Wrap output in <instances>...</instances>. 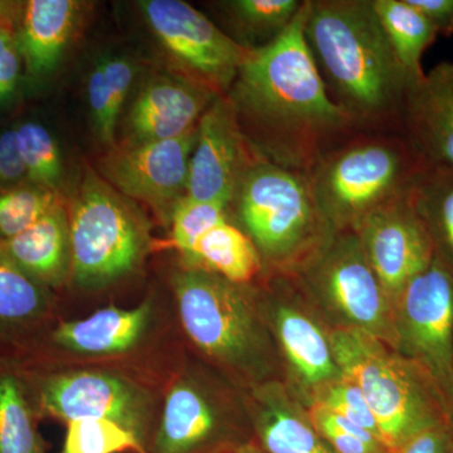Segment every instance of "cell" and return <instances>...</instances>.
Returning <instances> with one entry per match:
<instances>
[{"instance_id": "obj_43", "label": "cell", "mask_w": 453, "mask_h": 453, "mask_svg": "<svg viewBox=\"0 0 453 453\" xmlns=\"http://www.w3.org/2000/svg\"><path fill=\"white\" fill-rule=\"evenodd\" d=\"M447 405H449V419H451V423L453 425V388L451 395H449V402H447Z\"/></svg>"}, {"instance_id": "obj_20", "label": "cell", "mask_w": 453, "mask_h": 453, "mask_svg": "<svg viewBox=\"0 0 453 453\" xmlns=\"http://www.w3.org/2000/svg\"><path fill=\"white\" fill-rule=\"evenodd\" d=\"M251 426L267 453H335L281 387L258 383L251 388Z\"/></svg>"}, {"instance_id": "obj_31", "label": "cell", "mask_w": 453, "mask_h": 453, "mask_svg": "<svg viewBox=\"0 0 453 453\" xmlns=\"http://www.w3.org/2000/svg\"><path fill=\"white\" fill-rule=\"evenodd\" d=\"M145 453V447L129 429L106 419L67 423L62 453Z\"/></svg>"}, {"instance_id": "obj_19", "label": "cell", "mask_w": 453, "mask_h": 453, "mask_svg": "<svg viewBox=\"0 0 453 453\" xmlns=\"http://www.w3.org/2000/svg\"><path fill=\"white\" fill-rule=\"evenodd\" d=\"M154 314L150 297L135 308L107 306L80 320L61 321L47 332L42 345L79 357L122 356L144 342Z\"/></svg>"}, {"instance_id": "obj_21", "label": "cell", "mask_w": 453, "mask_h": 453, "mask_svg": "<svg viewBox=\"0 0 453 453\" xmlns=\"http://www.w3.org/2000/svg\"><path fill=\"white\" fill-rule=\"evenodd\" d=\"M0 242L18 266L50 290L70 279V219L64 202L22 234Z\"/></svg>"}, {"instance_id": "obj_5", "label": "cell", "mask_w": 453, "mask_h": 453, "mask_svg": "<svg viewBox=\"0 0 453 453\" xmlns=\"http://www.w3.org/2000/svg\"><path fill=\"white\" fill-rule=\"evenodd\" d=\"M423 165L402 134L356 133L327 151L308 177L335 234L408 195Z\"/></svg>"}, {"instance_id": "obj_24", "label": "cell", "mask_w": 453, "mask_h": 453, "mask_svg": "<svg viewBox=\"0 0 453 453\" xmlns=\"http://www.w3.org/2000/svg\"><path fill=\"white\" fill-rule=\"evenodd\" d=\"M25 363L0 357V453H49Z\"/></svg>"}, {"instance_id": "obj_13", "label": "cell", "mask_w": 453, "mask_h": 453, "mask_svg": "<svg viewBox=\"0 0 453 453\" xmlns=\"http://www.w3.org/2000/svg\"><path fill=\"white\" fill-rule=\"evenodd\" d=\"M196 134L198 127L177 139L112 146L101 160V175L121 195L146 203L170 222L175 205L187 196Z\"/></svg>"}, {"instance_id": "obj_29", "label": "cell", "mask_w": 453, "mask_h": 453, "mask_svg": "<svg viewBox=\"0 0 453 453\" xmlns=\"http://www.w3.org/2000/svg\"><path fill=\"white\" fill-rule=\"evenodd\" d=\"M62 202L58 190L25 180L0 189V241L11 240Z\"/></svg>"}, {"instance_id": "obj_11", "label": "cell", "mask_w": 453, "mask_h": 453, "mask_svg": "<svg viewBox=\"0 0 453 453\" xmlns=\"http://www.w3.org/2000/svg\"><path fill=\"white\" fill-rule=\"evenodd\" d=\"M140 5L157 40L190 77L226 95L253 50L181 0H145Z\"/></svg>"}, {"instance_id": "obj_30", "label": "cell", "mask_w": 453, "mask_h": 453, "mask_svg": "<svg viewBox=\"0 0 453 453\" xmlns=\"http://www.w3.org/2000/svg\"><path fill=\"white\" fill-rule=\"evenodd\" d=\"M17 145L27 173V180L58 190L64 175L61 151L46 127L26 121L14 127Z\"/></svg>"}, {"instance_id": "obj_35", "label": "cell", "mask_w": 453, "mask_h": 453, "mask_svg": "<svg viewBox=\"0 0 453 453\" xmlns=\"http://www.w3.org/2000/svg\"><path fill=\"white\" fill-rule=\"evenodd\" d=\"M88 97L97 136L112 148L115 146V130L120 111L116 109L113 103L109 83L101 64H98L89 73Z\"/></svg>"}, {"instance_id": "obj_41", "label": "cell", "mask_w": 453, "mask_h": 453, "mask_svg": "<svg viewBox=\"0 0 453 453\" xmlns=\"http://www.w3.org/2000/svg\"><path fill=\"white\" fill-rule=\"evenodd\" d=\"M23 2H9V0H0V20L7 18L18 17L22 12Z\"/></svg>"}, {"instance_id": "obj_23", "label": "cell", "mask_w": 453, "mask_h": 453, "mask_svg": "<svg viewBox=\"0 0 453 453\" xmlns=\"http://www.w3.org/2000/svg\"><path fill=\"white\" fill-rule=\"evenodd\" d=\"M273 324L283 353L300 381L312 389L338 380L340 371L320 327L308 315L288 303H277Z\"/></svg>"}, {"instance_id": "obj_15", "label": "cell", "mask_w": 453, "mask_h": 453, "mask_svg": "<svg viewBox=\"0 0 453 453\" xmlns=\"http://www.w3.org/2000/svg\"><path fill=\"white\" fill-rule=\"evenodd\" d=\"M354 234L393 306L405 286L434 262V246L408 195L366 217Z\"/></svg>"}, {"instance_id": "obj_22", "label": "cell", "mask_w": 453, "mask_h": 453, "mask_svg": "<svg viewBox=\"0 0 453 453\" xmlns=\"http://www.w3.org/2000/svg\"><path fill=\"white\" fill-rule=\"evenodd\" d=\"M81 3L74 0L23 2L18 40L27 71L40 77L52 73L73 37Z\"/></svg>"}, {"instance_id": "obj_17", "label": "cell", "mask_w": 453, "mask_h": 453, "mask_svg": "<svg viewBox=\"0 0 453 453\" xmlns=\"http://www.w3.org/2000/svg\"><path fill=\"white\" fill-rule=\"evenodd\" d=\"M53 309V291L18 266L0 242V357L31 362Z\"/></svg>"}, {"instance_id": "obj_10", "label": "cell", "mask_w": 453, "mask_h": 453, "mask_svg": "<svg viewBox=\"0 0 453 453\" xmlns=\"http://www.w3.org/2000/svg\"><path fill=\"white\" fill-rule=\"evenodd\" d=\"M395 319L396 350L432 375L447 403L453 388L451 268L434 257L395 300Z\"/></svg>"}, {"instance_id": "obj_27", "label": "cell", "mask_w": 453, "mask_h": 453, "mask_svg": "<svg viewBox=\"0 0 453 453\" xmlns=\"http://www.w3.org/2000/svg\"><path fill=\"white\" fill-rule=\"evenodd\" d=\"M372 4L411 85L421 81L423 53L436 41V29L410 0H372Z\"/></svg>"}, {"instance_id": "obj_14", "label": "cell", "mask_w": 453, "mask_h": 453, "mask_svg": "<svg viewBox=\"0 0 453 453\" xmlns=\"http://www.w3.org/2000/svg\"><path fill=\"white\" fill-rule=\"evenodd\" d=\"M261 157L241 130L231 101L225 95L217 97L198 124L187 196L228 207L244 175Z\"/></svg>"}, {"instance_id": "obj_6", "label": "cell", "mask_w": 453, "mask_h": 453, "mask_svg": "<svg viewBox=\"0 0 453 453\" xmlns=\"http://www.w3.org/2000/svg\"><path fill=\"white\" fill-rule=\"evenodd\" d=\"M172 288L190 342L211 362L258 384L267 372L270 340L246 285L183 267L173 276Z\"/></svg>"}, {"instance_id": "obj_3", "label": "cell", "mask_w": 453, "mask_h": 453, "mask_svg": "<svg viewBox=\"0 0 453 453\" xmlns=\"http://www.w3.org/2000/svg\"><path fill=\"white\" fill-rule=\"evenodd\" d=\"M271 270L300 276L335 232L319 207L306 173L261 157L244 175L228 211Z\"/></svg>"}, {"instance_id": "obj_26", "label": "cell", "mask_w": 453, "mask_h": 453, "mask_svg": "<svg viewBox=\"0 0 453 453\" xmlns=\"http://www.w3.org/2000/svg\"><path fill=\"white\" fill-rule=\"evenodd\" d=\"M408 201L427 232L434 257L453 271V169L423 168Z\"/></svg>"}, {"instance_id": "obj_28", "label": "cell", "mask_w": 453, "mask_h": 453, "mask_svg": "<svg viewBox=\"0 0 453 453\" xmlns=\"http://www.w3.org/2000/svg\"><path fill=\"white\" fill-rule=\"evenodd\" d=\"M300 0H232L222 3L226 16L242 35V46L259 50L282 35L303 8Z\"/></svg>"}, {"instance_id": "obj_4", "label": "cell", "mask_w": 453, "mask_h": 453, "mask_svg": "<svg viewBox=\"0 0 453 453\" xmlns=\"http://www.w3.org/2000/svg\"><path fill=\"white\" fill-rule=\"evenodd\" d=\"M329 342L340 371L365 395L389 453H401L417 434L451 422L442 390L418 363L353 329L334 330Z\"/></svg>"}, {"instance_id": "obj_42", "label": "cell", "mask_w": 453, "mask_h": 453, "mask_svg": "<svg viewBox=\"0 0 453 453\" xmlns=\"http://www.w3.org/2000/svg\"><path fill=\"white\" fill-rule=\"evenodd\" d=\"M223 453H267L264 449L259 447L257 442L252 441V442L246 443V445H242L237 447V449H229V451Z\"/></svg>"}, {"instance_id": "obj_37", "label": "cell", "mask_w": 453, "mask_h": 453, "mask_svg": "<svg viewBox=\"0 0 453 453\" xmlns=\"http://www.w3.org/2000/svg\"><path fill=\"white\" fill-rule=\"evenodd\" d=\"M27 180L14 129L0 133V189Z\"/></svg>"}, {"instance_id": "obj_16", "label": "cell", "mask_w": 453, "mask_h": 453, "mask_svg": "<svg viewBox=\"0 0 453 453\" xmlns=\"http://www.w3.org/2000/svg\"><path fill=\"white\" fill-rule=\"evenodd\" d=\"M219 96L193 77H157L142 88L127 113V142L180 138L198 127Z\"/></svg>"}, {"instance_id": "obj_39", "label": "cell", "mask_w": 453, "mask_h": 453, "mask_svg": "<svg viewBox=\"0 0 453 453\" xmlns=\"http://www.w3.org/2000/svg\"><path fill=\"white\" fill-rule=\"evenodd\" d=\"M105 73L110 92L116 109L121 111L134 80V67L127 59L120 57L104 59L100 62Z\"/></svg>"}, {"instance_id": "obj_32", "label": "cell", "mask_w": 453, "mask_h": 453, "mask_svg": "<svg viewBox=\"0 0 453 453\" xmlns=\"http://www.w3.org/2000/svg\"><path fill=\"white\" fill-rule=\"evenodd\" d=\"M226 219H229L226 205L196 201L186 196L175 205L170 217L173 246L183 259L187 258L203 235Z\"/></svg>"}, {"instance_id": "obj_40", "label": "cell", "mask_w": 453, "mask_h": 453, "mask_svg": "<svg viewBox=\"0 0 453 453\" xmlns=\"http://www.w3.org/2000/svg\"><path fill=\"white\" fill-rule=\"evenodd\" d=\"M410 3L427 18L438 35H452L453 0H410Z\"/></svg>"}, {"instance_id": "obj_38", "label": "cell", "mask_w": 453, "mask_h": 453, "mask_svg": "<svg viewBox=\"0 0 453 453\" xmlns=\"http://www.w3.org/2000/svg\"><path fill=\"white\" fill-rule=\"evenodd\" d=\"M401 453H453V425L441 423L417 434Z\"/></svg>"}, {"instance_id": "obj_34", "label": "cell", "mask_w": 453, "mask_h": 453, "mask_svg": "<svg viewBox=\"0 0 453 453\" xmlns=\"http://www.w3.org/2000/svg\"><path fill=\"white\" fill-rule=\"evenodd\" d=\"M312 403L323 405L326 410L339 414L357 427L365 429L381 442L377 419L365 395L359 387L344 374L338 380L329 381L320 388L315 389Z\"/></svg>"}, {"instance_id": "obj_2", "label": "cell", "mask_w": 453, "mask_h": 453, "mask_svg": "<svg viewBox=\"0 0 453 453\" xmlns=\"http://www.w3.org/2000/svg\"><path fill=\"white\" fill-rule=\"evenodd\" d=\"M303 37L327 95L354 130L402 134L411 83L372 0H306Z\"/></svg>"}, {"instance_id": "obj_8", "label": "cell", "mask_w": 453, "mask_h": 453, "mask_svg": "<svg viewBox=\"0 0 453 453\" xmlns=\"http://www.w3.org/2000/svg\"><path fill=\"white\" fill-rule=\"evenodd\" d=\"M42 418L70 423L106 419L148 445L157 422V399L142 381L105 369H53L25 365Z\"/></svg>"}, {"instance_id": "obj_12", "label": "cell", "mask_w": 453, "mask_h": 453, "mask_svg": "<svg viewBox=\"0 0 453 453\" xmlns=\"http://www.w3.org/2000/svg\"><path fill=\"white\" fill-rule=\"evenodd\" d=\"M249 442L207 383L184 371L166 389L145 453H223Z\"/></svg>"}, {"instance_id": "obj_25", "label": "cell", "mask_w": 453, "mask_h": 453, "mask_svg": "<svg viewBox=\"0 0 453 453\" xmlns=\"http://www.w3.org/2000/svg\"><path fill=\"white\" fill-rule=\"evenodd\" d=\"M183 264L186 268L207 271L238 285L251 282L264 267L251 238L229 219L203 235Z\"/></svg>"}, {"instance_id": "obj_18", "label": "cell", "mask_w": 453, "mask_h": 453, "mask_svg": "<svg viewBox=\"0 0 453 453\" xmlns=\"http://www.w3.org/2000/svg\"><path fill=\"white\" fill-rule=\"evenodd\" d=\"M402 135L423 168L453 169V64L437 65L410 86Z\"/></svg>"}, {"instance_id": "obj_33", "label": "cell", "mask_w": 453, "mask_h": 453, "mask_svg": "<svg viewBox=\"0 0 453 453\" xmlns=\"http://www.w3.org/2000/svg\"><path fill=\"white\" fill-rule=\"evenodd\" d=\"M308 416L335 453H389L377 437L323 405L311 403Z\"/></svg>"}, {"instance_id": "obj_36", "label": "cell", "mask_w": 453, "mask_h": 453, "mask_svg": "<svg viewBox=\"0 0 453 453\" xmlns=\"http://www.w3.org/2000/svg\"><path fill=\"white\" fill-rule=\"evenodd\" d=\"M19 17L0 20V104L16 95L25 65L18 40Z\"/></svg>"}, {"instance_id": "obj_1", "label": "cell", "mask_w": 453, "mask_h": 453, "mask_svg": "<svg viewBox=\"0 0 453 453\" xmlns=\"http://www.w3.org/2000/svg\"><path fill=\"white\" fill-rule=\"evenodd\" d=\"M306 0L285 32L252 50L225 95L241 130L267 162L308 173L354 130L333 103L303 37Z\"/></svg>"}, {"instance_id": "obj_9", "label": "cell", "mask_w": 453, "mask_h": 453, "mask_svg": "<svg viewBox=\"0 0 453 453\" xmlns=\"http://www.w3.org/2000/svg\"><path fill=\"white\" fill-rule=\"evenodd\" d=\"M297 277L342 321V327L365 333L396 350L395 306L354 232L335 234Z\"/></svg>"}, {"instance_id": "obj_7", "label": "cell", "mask_w": 453, "mask_h": 453, "mask_svg": "<svg viewBox=\"0 0 453 453\" xmlns=\"http://www.w3.org/2000/svg\"><path fill=\"white\" fill-rule=\"evenodd\" d=\"M71 275L74 285L95 290L138 270L151 247L144 211L94 170H86L68 211Z\"/></svg>"}]
</instances>
